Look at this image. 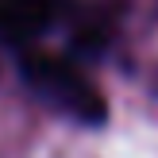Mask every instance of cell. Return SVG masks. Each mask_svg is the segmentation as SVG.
Masks as SVG:
<instances>
[{
	"label": "cell",
	"instance_id": "1",
	"mask_svg": "<svg viewBox=\"0 0 158 158\" xmlns=\"http://www.w3.org/2000/svg\"><path fill=\"white\" fill-rule=\"evenodd\" d=\"M23 81L58 112L73 116L81 123H104L108 104L104 93L73 66V62L58 58V54H43V50H27L23 54Z\"/></svg>",
	"mask_w": 158,
	"mask_h": 158
},
{
	"label": "cell",
	"instance_id": "2",
	"mask_svg": "<svg viewBox=\"0 0 158 158\" xmlns=\"http://www.w3.org/2000/svg\"><path fill=\"white\" fill-rule=\"evenodd\" d=\"M62 0H0V43L27 46L58 19Z\"/></svg>",
	"mask_w": 158,
	"mask_h": 158
}]
</instances>
